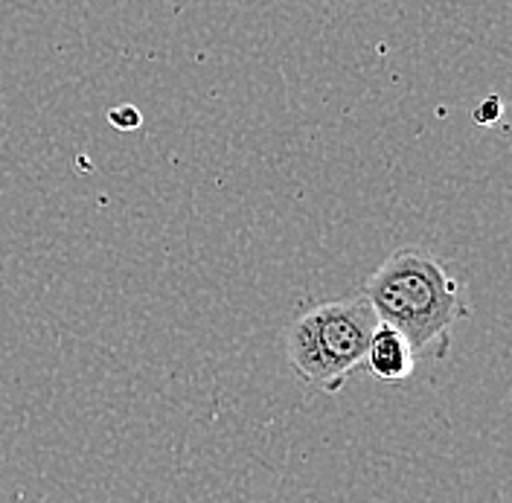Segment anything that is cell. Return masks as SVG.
Segmentation results:
<instances>
[{
    "label": "cell",
    "mask_w": 512,
    "mask_h": 503,
    "mask_svg": "<svg viewBox=\"0 0 512 503\" xmlns=\"http://www.w3.org/2000/svg\"><path fill=\"white\" fill-rule=\"evenodd\" d=\"M379 323L399 329L416 355H446L451 329L469 317L463 280L422 248L390 253L364 283Z\"/></svg>",
    "instance_id": "obj_1"
},
{
    "label": "cell",
    "mask_w": 512,
    "mask_h": 503,
    "mask_svg": "<svg viewBox=\"0 0 512 503\" xmlns=\"http://www.w3.org/2000/svg\"><path fill=\"white\" fill-rule=\"evenodd\" d=\"M376 326L379 317L364 294L323 303L291 323L286 335L288 364L303 384L323 393H338L347 378L364 367Z\"/></svg>",
    "instance_id": "obj_2"
},
{
    "label": "cell",
    "mask_w": 512,
    "mask_h": 503,
    "mask_svg": "<svg viewBox=\"0 0 512 503\" xmlns=\"http://www.w3.org/2000/svg\"><path fill=\"white\" fill-rule=\"evenodd\" d=\"M364 367L382 381H393V384L405 381L414 376L416 370L414 346L408 344V338L399 329L379 323L370 338V346H367Z\"/></svg>",
    "instance_id": "obj_3"
},
{
    "label": "cell",
    "mask_w": 512,
    "mask_h": 503,
    "mask_svg": "<svg viewBox=\"0 0 512 503\" xmlns=\"http://www.w3.org/2000/svg\"><path fill=\"white\" fill-rule=\"evenodd\" d=\"M480 108H483V111H478L480 123H486V120L492 123V120H498V114H501V102H498V99H486Z\"/></svg>",
    "instance_id": "obj_4"
}]
</instances>
